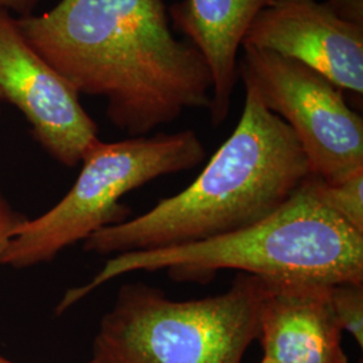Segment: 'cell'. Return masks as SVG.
Listing matches in <instances>:
<instances>
[{
  "mask_svg": "<svg viewBox=\"0 0 363 363\" xmlns=\"http://www.w3.org/2000/svg\"><path fill=\"white\" fill-rule=\"evenodd\" d=\"M16 23L79 96L104 99L109 121L130 138L211 108L208 61L174 35L163 0H61Z\"/></svg>",
  "mask_w": 363,
  "mask_h": 363,
  "instance_id": "cell-1",
  "label": "cell"
},
{
  "mask_svg": "<svg viewBox=\"0 0 363 363\" xmlns=\"http://www.w3.org/2000/svg\"><path fill=\"white\" fill-rule=\"evenodd\" d=\"M273 0H183L169 13L177 27L208 61L214 88L211 123L218 127L230 111L238 79V52L247 27Z\"/></svg>",
  "mask_w": 363,
  "mask_h": 363,
  "instance_id": "cell-10",
  "label": "cell"
},
{
  "mask_svg": "<svg viewBox=\"0 0 363 363\" xmlns=\"http://www.w3.org/2000/svg\"><path fill=\"white\" fill-rule=\"evenodd\" d=\"M333 312L342 331L363 346V281H340L328 288Z\"/></svg>",
  "mask_w": 363,
  "mask_h": 363,
  "instance_id": "cell-12",
  "label": "cell"
},
{
  "mask_svg": "<svg viewBox=\"0 0 363 363\" xmlns=\"http://www.w3.org/2000/svg\"><path fill=\"white\" fill-rule=\"evenodd\" d=\"M206 159L194 130L135 136L104 143L97 139L81 160L67 194L49 211L27 220L0 256V264L25 269L50 262L61 250L103 228L128 220L120 199L160 177L189 171Z\"/></svg>",
  "mask_w": 363,
  "mask_h": 363,
  "instance_id": "cell-5",
  "label": "cell"
},
{
  "mask_svg": "<svg viewBox=\"0 0 363 363\" xmlns=\"http://www.w3.org/2000/svg\"><path fill=\"white\" fill-rule=\"evenodd\" d=\"M359 363H362V362H359Z\"/></svg>",
  "mask_w": 363,
  "mask_h": 363,
  "instance_id": "cell-19",
  "label": "cell"
},
{
  "mask_svg": "<svg viewBox=\"0 0 363 363\" xmlns=\"http://www.w3.org/2000/svg\"><path fill=\"white\" fill-rule=\"evenodd\" d=\"M0 363H16V362H13V361H10V359H7V358H6V357H3V355H1V354H0ZM88 363H91V361H89V362Z\"/></svg>",
  "mask_w": 363,
  "mask_h": 363,
  "instance_id": "cell-16",
  "label": "cell"
},
{
  "mask_svg": "<svg viewBox=\"0 0 363 363\" xmlns=\"http://www.w3.org/2000/svg\"><path fill=\"white\" fill-rule=\"evenodd\" d=\"M0 101L27 120L34 140L66 167L81 163L99 127L79 94L28 43L11 13L0 10Z\"/></svg>",
  "mask_w": 363,
  "mask_h": 363,
  "instance_id": "cell-7",
  "label": "cell"
},
{
  "mask_svg": "<svg viewBox=\"0 0 363 363\" xmlns=\"http://www.w3.org/2000/svg\"><path fill=\"white\" fill-rule=\"evenodd\" d=\"M259 363H274V362H272V361H271V359H268V358H265V357H264V358H262V359H261V362Z\"/></svg>",
  "mask_w": 363,
  "mask_h": 363,
  "instance_id": "cell-17",
  "label": "cell"
},
{
  "mask_svg": "<svg viewBox=\"0 0 363 363\" xmlns=\"http://www.w3.org/2000/svg\"><path fill=\"white\" fill-rule=\"evenodd\" d=\"M303 183L322 205L363 233V171L339 183L310 174Z\"/></svg>",
  "mask_w": 363,
  "mask_h": 363,
  "instance_id": "cell-11",
  "label": "cell"
},
{
  "mask_svg": "<svg viewBox=\"0 0 363 363\" xmlns=\"http://www.w3.org/2000/svg\"><path fill=\"white\" fill-rule=\"evenodd\" d=\"M40 0H0V10L16 13L21 16L31 15Z\"/></svg>",
  "mask_w": 363,
  "mask_h": 363,
  "instance_id": "cell-15",
  "label": "cell"
},
{
  "mask_svg": "<svg viewBox=\"0 0 363 363\" xmlns=\"http://www.w3.org/2000/svg\"><path fill=\"white\" fill-rule=\"evenodd\" d=\"M0 116H1V112H0Z\"/></svg>",
  "mask_w": 363,
  "mask_h": 363,
  "instance_id": "cell-18",
  "label": "cell"
},
{
  "mask_svg": "<svg viewBox=\"0 0 363 363\" xmlns=\"http://www.w3.org/2000/svg\"><path fill=\"white\" fill-rule=\"evenodd\" d=\"M245 105L233 133L183 191L139 217L84 241L101 256L179 247L233 233L264 220L294 194L310 164L292 130L244 81Z\"/></svg>",
  "mask_w": 363,
  "mask_h": 363,
  "instance_id": "cell-2",
  "label": "cell"
},
{
  "mask_svg": "<svg viewBox=\"0 0 363 363\" xmlns=\"http://www.w3.org/2000/svg\"><path fill=\"white\" fill-rule=\"evenodd\" d=\"M28 220L25 214L15 210L0 190V256L9 245L13 234Z\"/></svg>",
  "mask_w": 363,
  "mask_h": 363,
  "instance_id": "cell-13",
  "label": "cell"
},
{
  "mask_svg": "<svg viewBox=\"0 0 363 363\" xmlns=\"http://www.w3.org/2000/svg\"><path fill=\"white\" fill-rule=\"evenodd\" d=\"M261 280V279H259ZM259 339L274 363H349L323 283L261 280Z\"/></svg>",
  "mask_w": 363,
  "mask_h": 363,
  "instance_id": "cell-9",
  "label": "cell"
},
{
  "mask_svg": "<svg viewBox=\"0 0 363 363\" xmlns=\"http://www.w3.org/2000/svg\"><path fill=\"white\" fill-rule=\"evenodd\" d=\"M261 288L247 273L220 295L194 300L124 284L100 322L91 362L241 363L259 337Z\"/></svg>",
  "mask_w": 363,
  "mask_h": 363,
  "instance_id": "cell-4",
  "label": "cell"
},
{
  "mask_svg": "<svg viewBox=\"0 0 363 363\" xmlns=\"http://www.w3.org/2000/svg\"><path fill=\"white\" fill-rule=\"evenodd\" d=\"M238 77L249 82L271 112L286 121L311 174L330 183L363 171V120L343 91L311 67L280 54L241 46Z\"/></svg>",
  "mask_w": 363,
  "mask_h": 363,
  "instance_id": "cell-6",
  "label": "cell"
},
{
  "mask_svg": "<svg viewBox=\"0 0 363 363\" xmlns=\"http://www.w3.org/2000/svg\"><path fill=\"white\" fill-rule=\"evenodd\" d=\"M226 269L265 281H363V233L322 205L301 182L272 214L233 233L113 256L91 281L66 291L55 313L127 273L164 271L177 281L208 283Z\"/></svg>",
  "mask_w": 363,
  "mask_h": 363,
  "instance_id": "cell-3",
  "label": "cell"
},
{
  "mask_svg": "<svg viewBox=\"0 0 363 363\" xmlns=\"http://www.w3.org/2000/svg\"><path fill=\"white\" fill-rule=\"evenodd\" d=\"M241 46L295 60L342 91L363 93V26L316 0H273L259 10Z\"/></svg>",
  "mask_w": 363,
  "mask_h": 363,
  "instance_id": "cell-8",
  "label": "cell"
},
{
  "mask_svg": "<svg viewBox=\"0 0 363 363\" xmlns=\"http://www.w3.org/2000/svg\"><path fill=\"white\" fill-rule=\"evenodd\" d=\"M325 3L339 18L363 26V0H327Z\"/></svg>",
  "mask_w": 363,
  "mask_h": 363,
  "instance_id": "cell-14",
  "label": "cell"
}]
</instances>
